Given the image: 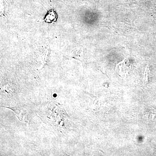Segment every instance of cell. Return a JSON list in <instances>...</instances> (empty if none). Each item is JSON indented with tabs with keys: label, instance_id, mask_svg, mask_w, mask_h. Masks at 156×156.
<instances>
[{
	"label": "cell",
	"instance_id": "7a4b0ae2",
	"mask_svg": "<svg viewBox=\"0 0 156 156\" xmlns=\"http://www.w3.org/2000/svg\"><path fill=\"white\" fill-rule=\"evenodd\" d=\"M57 15L54 9L50 10L48 11L44 20L48 23H52L56 22L57 20Z\"/></svg>",
	"mask_w": 156,
	"mask_h": 156
},
{
	"label": "cell",
	"instance_id": "6da1fadb",
	"mask_svg": "<svg viewBox=\"0 0 156 156\" xmlns=\"http://www.w3.org/2000/svg\"><path fill=\"white\" fill-rule=\"evenodd\" d=\"M117 66H119L120 71L121 70L120 73L122 72L124 75L128 74L129 71L131 69V64L128 58H125L122 62L119 63Z\"/></svg>",
	"mask_w": 156,
	"mask_h": 156
}]
</instances>
